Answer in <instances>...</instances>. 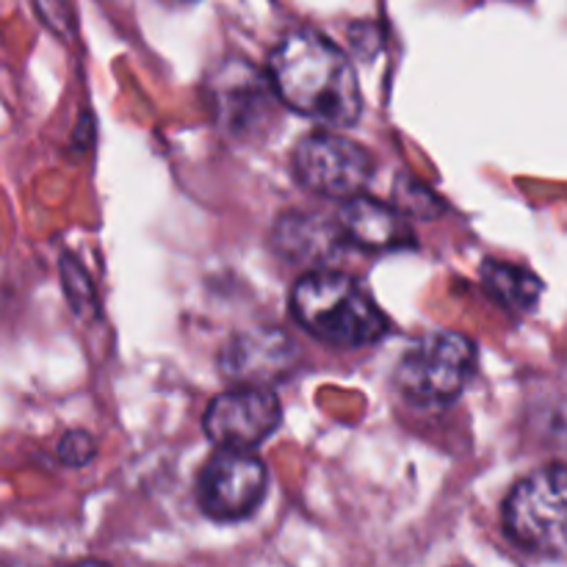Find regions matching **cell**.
I'll return each instance as SVG.
<instances>
[{
	"label": "cell",
	"mask_w": 567,
	"mask_h": 567,
	"mask_svg": "<svg viewBox=\"0 0 567 567\" xmlns=\"http://www.w3.org/2000/svg\"><path fill=\"white\" fill-rule=\"evenodd\" d=\"M269 83L286 109L321 125H352L363 109L349 55L310 28L291 31L271 50Z\"/></svg>",
	"instance_id": "cell-1"
},
{
	"label": "cell",
	"mask_w": 567,
	"mask_h": 567,
	"mask_svg": "<svg viewBox=\"0 0 567 567\" xmlns=\"http://www.w3.org/2000/svg\"><path fill=\"white\" fill-rule=\"evenodd\" d=\"M291 313L319 341L341 349L371 347L388 332V319L354 277L313 269L293 286Z\"/></svg>",
	"instance_id": "cell-2"
},
{
	"label": "cell",
	"mask_w": 567,
	"mask_h": 567,
	"mask_svg": "<svg viewBox=\"0 0 567 567\" xmlns=\"http://www.w3.org/2000/svg\"><path fill=\"white\" fill-rule=\"evenodd\" d=\"M507 535L526 551L567 559V465H546L504 502Z\"/></svg>",
	"instance_id": "cell-3"
},
{
	"label": "cell",
	"mask_w": 567,
	"mask_h": 567,
	"mask_svg": "<svg viewBox=\"0 0 567 567\" xmlns=\"http://www.w3.org/2000/svg\"><path fill=\"white\" fill-rule=\"evenodd\" d=\"M476 347L460 332L421 336L396 365V388L415 404H449L476 374Z\"/></svg>",
	"instance_id": "cell-4"
},
{
	"label": "cell",
	"mask_w": 567,
	"mask_h": 567,
	"mask_svg": "<svg viewBox=\"0 0 567 567\" xmlns=\"http://www.w3.org/2000/svg\"><path fill=\"white\" fill-rule=\"evenodd\" d=\"M269 474L258 457L244 449H219L203 465L197 480V502L208 518L236 524L260 507Z\"/></svg>",
	"instance_id": "cell-5"
},
{
	"label": "cell",
	"mask_w": 567,
	"mask_h": 567,
	"mask_svg": "<svg viewBox=\"0 0 567 567\" xmlns=\"http://www.w3.org/2000/svg\"><path fill=\"white\" fill-rule=\"evenodd\" d=\"M371 155L338 133H310L293 150V175L305 188L321 197H354L371 181Z\"/></svg>",
	"instance_id": "cell-6"
},
{
	"label": "cell",
	"mask_w": 567,
	"mask_h": 567,
	"mask_svg": "<svg viewBox=\"0 0 567 567\" xmlns=\"http://www.w3.org/2000/svg\"><path fill=\"white\" fill-rule=\"evenodd\" d=\"M282 421L280 399L269 388H236L205 410V435L219 449H249L260 446L275 435Z\"/></svg>",
	"instance_id": "cell-7"
},
{
	"label": "cell",
	"mask_w": 567,
	"mask_h": 567,
	"mask_svg": "<svg viewBox=\"0 0 567 567\" xmlns=\"http://www.w3.org/2000/svg\"><path fill=\"white\" fill-rule=\"evenodd\" d=\"M299 363V347L280 327H252L227 341L219 369L236 388H269Z\"/></svg>",
	"instance_id": "cell-8"
},
{
	"label": "cell",
	"mask_w": 567,
	"mask_h": 567,
	"mask_svg": "<svg viewBox=\"0 0 567 567\" xmlns=\"http://www.w3.org/2000/svg\"><path fill=\"white\" fill-rule=\"evenodd\" d=\"M271 241L288 264L330 269L332 260L341 255L347 236L338 221L324 219V216L286 214L277 219Z\"/></svg>",
	"instance_id": "cell-9"
},
{
	"label": "cell",
	"mask_w": 567,
	"mask_h": 567,
	"mask_svg": "<svg viewBox=\"0 0 567 567\" xmlns=\"http://www.w3.org/2000/svg\"><path fill=\"white\" fill-rule=\"evenodd\" d=\"M338 225H341L349 244L360 249H371V252L413 247V230H410L402 210L391 208L380 199L360 197V194L349 197Z\"/></svg>",
	"instance_id": "cell-10"
},
{
	"label": "cell",
	"mask_w": 567,
	"mask_h": 567,
	"mask_svg": "<svg viewBox=\"0 0 567 567\" xmlns=\"http://www.w3.org/2000/svg\"><path fill=\"white\" fill-rule=\"evenodd\" d=\"M233 75L221 72L219 78V120L233 133L244 136L247 131H258L264 116L269 114V86L258 72L247 64H233Z\"/></svg>",
	"instance_id": "cell-11"
},
{
	"label": "cell",
	"mask_w": 567,
	"mask_h": 567,
	"mask_svg": "<svg viewBox=\"0 0 567 567\" xmlns=\"http://www.w3.org/2000/svg\"><path fill=\"white\" fill-rule=\"evenodd\" d=\"M482 280L498 302L513 310H532L543 291V282L532 271H526L524 266L502 264V260H487L482 266Z\"/></svg>",
	"instance_id": "cell-12"
},
{
	"label": "cell",
	"mask_w": 567,
	"mask_h": 567,
	"mask_svg": "<svg viewBox=\"0 0 567 567\" xmlns=\"http://www.w3.org/2000/svg\"><path fill=\"white\" fill-rule=\"evenodd\" d=\"M94 454H97V443L89 432L72 430L59 441V460L70 468H81V465L92 463Z\"/></svg>",
	"instance_id": "cell-13"
},
{
	"label": "cell",
	"mask_w": 567,
	"mask_h": 567,
	"mask_svg": "<svg viewBox=\"0 0 567 567\" xmlns=\"http://www.w3.org/2000/svg\"><path fill=\"white\" fill-rule=\"evenodd\" d=\"M166 3H177V6H186V3H194V0H166Z\"/></svg>",
	"instance_id": "cell-14"
}]
</instances>
